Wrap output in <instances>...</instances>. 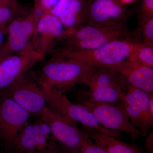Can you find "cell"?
Listing matches in <instances>:
<instances>
[{
    "instance_id": "cell-21",
    "label": "cell",
    "mask_w": 153,
    "mask_h": 153,
    "mask_svg": "<svg viewBox=\"0 0 153 153\" xmlns=\"http://www.w3.org/2000/svg\"><path fill=\"white\" fill-rule=\"evenodd\" d=\"M81 153H107L85 134L81 149Z\"/></svg>"
},
{
    "instance_id": "cell-6",
    "label": "cell",
    "mask_w": 153,
    "mask_h": 153,
    "mask_svg": "<svg viewBox=\"0 0 153 153\" xmlns=\"http://www.w3.org/2000/svg\"><path fill=\"white\" fill-rule=\"evenodd\" d=\"M49 125L61 153H80L85 134L76 123L54 112L47 106L38 115Z\"/></svg>"
},
{
    "instance_id": "cell-22",
    "label": "cell",
    "mask_w": 153,
    "mask_h": 153,
    "mask_svg": "<svg viewBox=\"0 0 153 153\" xmlns=\"http://www.w3.org/2000/svg\"><path fill=\"white\" fill-rule=\"evenodd\" d=\"M142 30L144 38L143 43L153 46V18L141 24Z\"/></svg>"
},
{
    "instance_id": "cell-10",
    "label": "cell",
    "mask_w": 153,
    "mask_h": 153,
    "mask_svg": "<svg viewBox=\"0 0 153 153\" xmlns=\"http://www.w3.org/2000/svg\"><path fill=\"white\" fill-rule=\"evenodd\" d=\"M128 15L127 10L119 0H85L83 25L124 24Z\"/></svg>"
},
{
    "instance_id": "cell-1",
    "label": "cell",
    "mask_w": 153,
    "mask_h": 153,
    "mask_svg": "<svg viewBox=\"0 0 153 153\" xmlns=\"http://www.w3.org/2000/svg\"><path fill=\"white\" fill-rule=\"evenodd\" d=\"M91 67L79 60L52 56L43 64L38 76L33 75L43 90L66 93L81 83Z\"/></svg>"
},
{
    "instance_id": "cell-23",
    "label": "cell",
    "mask_w": 153,
    "mask_h": 153,
    "mask_svg": "<svg viewBox=\"0 0 153 153\" xmlns=\"http://www.w3.org/2000/svg\"><path fill=\"white\" fill-rule=\"evenodd\" d=\"M153 18V0H143L140 16V22L144 23Z\"/></svg>"
},
{
    "instance_id": "cell-30",
    "label": "cell",
    "mask_w": 153,
    "mask_h": 153,
    "mask_svg": "<svg viewBox=\"0 0 153 153\" xmlns=\"http://www.w3.org/2000/svg\"><path fill=\"white\" fill-rule=\"evenodd\" d=\"M119 1L122 4L124 5L125 4H129V3L132 2L134 1L135 0H119Z\"/></svg>"
},
{
    "instance_id": "cell-4",
    "label": "cell",
    "mask_w": 153,
    "mask_h": 153,
    "mask_svg": "<svg viewBox=\"0 0 153 153\" xmlns=\"http://www.w3.org/2000/svg\"><path fill=\"white\" fill-rule=\"evenodd\" d=\"M43 91L46 96L47 106L54 112L76 123L82 125V127L96 130L119 139L123 138L121 134L110 130L102 126L93 113L86 107L70 101L67 98L66 93L55 89Z\"/></svg>"
},
{
    "instance_id": "cell-3",
    "label": "cell",
    "mask_w": 153,
    "mask_h": 153,
    "mask_svg": "<svg viewBox=\"0 0 153 153\" xmlns=\"http://www.w3.org/2000/svg\"><path fill=\"white\" fill-rule=\"evenodd\" d=\"M128 34L125 23L102 26L83 25L64 39L63 47L57 49L69 51L95 49Z\"/></svg>"
},
{
    "instance_id": "cell-27",
    "label": "cell",
    "mask_w": 153,
    "mask_h": 153,
    "mask_svg": "<svg viewBox=\"0 0 153 153\" xmlns=\"http://www.w3.org/2000/svg\"><path fill=\"white\" fill-rule=\"evenodd\" d=\"M7 27L6 26L0 27V47L3 45L5 35L7 33Z\"/></svg>"
},
{
    "instance_id": "cell-2",
    "label": "cell",
    "mask_w": 153,
    "mask_h": 153,
    "mask_svg": "<svg viewBox=\"0 0 153 153\" xmlns=\"http://www.w3.org/2000/svg\"><path fill=\"white\" fill-rule=\"evenodd\" d=\"M138 43L119 39L95 49L77 51L56 49L52 53V56L79 60L91 66H106L130 60Z\"/></svg>"
},
{
    "instance_id": "cell-25",
    "label": "cell",
    "mask_w": 153,
    "mask_h": 153,
    "mask_svg": "<svg viewBox=\"0 0 153 153\" xmlns=\"http://www.w3.org/2000/svg\"><path fill=\"white\" fill-rule=\"evenodd\" d=\"M20 5L18 0H0V8L17 7Z\"/></svg>"
},
{
    "instance_id": "cell-20",
    "label": "cell",
    "mask_w": 153,
    "mask_h": 153,
    "mask_svg": "<svg viewBox=\"0 0 153 153\" xmlns=\"http://www.w3.org/2000/svg\"><path fill=\"white\" fill-rule=\"evenodd\" d=\"M57 0H34L32 10L41 16L48 13L56 3Z\"/></svg>"
},
{
    "instance_id": "cell-15",
    "label": "cell",
    "mask_w": 153,
    "mask_h": 153,
    "mask_svg": "<svg viewBox=\"0 0 153 153\" xmlns=\"http://www.w3.org/2000/svg\"><path fill=\"white\" fill-rule=\"evenodd\" d=\"M81 129L87 137L107 153H144L135 144L128 143L94 129L85 127Z\"/></svg>"
},
{
    "instance_id": "cell-12",
    "label": "cell",
    "mask_w": 153,
    "mask_h": 153,
    "mask_svg": "<svg viewBox=\"0 0 153 153\" xmlns=\"http://www.w3.org/2000/svg\"><path fill=\"white\" fill-rule=\"evenodd\" d=\"M44 57L35 51L30 43L21 52L6 57L0 63V91L27 73Z\"/></svg>"
},
{
    "instance_id": "cell-14",
    "label": "cell",
    "mask_w": 153,
    "mask_h": 153,
    "mask_svg": "<svg viewBox=\"0 0 153 153\" xmlns=\"http://www.w3.org/2000/svg\"><path fill=\"white\" fill-rule=\"evenodd\" d=\"M113 75H119L130 85L147 93L153 91V68L130 60L105 66Z\"/></svg>"
},
{
    "instance_id": "cell-17",
    "label": "cell",
    "mask_w": 153,
    "mask_h": 153,
    "mask_svg": "<svg viewBox=\"0 0 153 153\" xmlns=\"http://www.w3.org/2000/svg\"><path fill=\"white\" fill-rule=\"evenodd\" d=\"M122 102L132 124L139 131L141 136H146L152 127L153 117L147 115L134 105Z\"/></svg>"
},
{
    "instance_id": "cell-13",
    "label": "cell",
    "mask_w": 153,
    "mask_h": 153,
    "mask_svg": "<svg viewBox=\"0 0 153 153\" xmlns=\"http://www.w3.org/2000/svg\"><path fill=\"white\" fill-rule=\"evenodd\" d=\"M41 16L32 10L13 19L7 27L8 38L1 47L7 55L17 54L30 43Z\"/></svg>"
},
{
    "instance_id": "cell-9",
    "label": "cell",
    "mask_w": 153,
    "mask_h": 153,
    "mask_svg": "<svg viewBox=\"0 0 153 153\" xmlns=\"http://www.w3.org/2000/svg\"><path fill=\"white\" fill-rule=\"evenodd\" d=\"M69 36L58 17L50 13L41 15L30 41L35 51L45 56L52 53L55 45Z\"/></svg>"
},
{
    "instance_id": "cell-33",
    "label": "cell",
    "mask_w": 153,
    "mask_h": 153,
    "mask_svg": "<svg viewBox=\"0 0 153 153\" xmlns=\"http://www.w3.org/2000/svg\"></svg>"
},
{
    "instance_id": "cell-18",
    "label": "cell",
    "mask_w": 153,
    "mask_h": 153,
    "mask_svg": "<svg viewBox=\"0 0 153 153\" xmlns=\"http://www.w3.org/2000/svg\"><path fill=\"white\" fill-rule=\"evenodd\" d=\"M130 61L153 68V46L138 43Z\"/></svg>"
},
{
    "instance_id": "cell-5",
    "label": "cell",
    "mask_w": 153,
    "mask_h": 153,
    "mask_svg": "<svg viewBox=\"0 0 153 153\" xmlns=\"http://www.w3.org/2000/svg\"><path fill=\"white\" fill-rule=\"evenodd\" d=\"M78 101L90 110L105 128L127 134L134 140L139 139L140 132L132 124L121 101L116 103L97 102L79 94Z\"/></svg>"
},
{
    "instance_id": "cell-31",
    "label": "cell",
    "mask_w": 153,
    "mask_h": 153,
    "mask_svg": "<svg viewBox=\"0 0 153 153\" xmlns=\"http://www.w3.org/2000/svg\"><path fill=\"white\" fill-rule=\"evenodd\" d=\"M14 153L12 152V153Z\"/></svg>"
},
{
    "instance_id": "cell-32",
    "label": "cell",
    "mask_w": 153,
    "mask_h": 153,
    "mask_svg": "<svg viewBox=\"0 0 153 153\" xmlns=\"http://www.w3.org/2000/svg\"><path fill=\"white\" fill-rule=\"evenodd\" d=\"M0 153H1V152H0Z\"/></svg>"
},
{
    "instance_id": "cell-16",
    "label": "cell",
    "mask_w": 153,
    "mask_h": 153,
    "mask_svg": "<svg viewBox=\"0 0 153 153\" xmlns=\"http://www.w3.org/2000/svg\"><path fill=\"white\" fill-rule=\"evenodd\" d=\"M85 1V0H76L58 16L69 36L83 25Z\"/></svg>"
},
{
    "instance_id": "cell-29",
    "label": "cell",
    "mask_w": 153,
    "mask_h": 153,
    "mask_svg": "<svg viewBox=\"0 0 153 153\" xmlns=\"http://www.w3.org/2000/svg\"><path fill=\"white\" fill-rule=\"evenodd\" d=\"M1 46L0 47V63H1L4 59H5L6 57H8L9 56L8 55H7L5 52L3 51Z\"/></svg>"
},
{
    "instance_id": "cell-26",
    "label": "cell",
    "mask_w": 153,
    "mask_h": 153,
    "mask_svg": "<svg viewBox=\"0 0 153 153\" xmlns=\"http://www.w3.org/2000/svg\"><path fill=\"white\" fill-rule=\"evenodd\" d=\"M153 134L149 135L144 143L146 150L149 153H153Z\"/></svg>"
},
{
    "instance_id": "cell-24",
    "label": "cell",
    "mask_w": 153,
    "mask_h": 153,
    "mask_svg": "<svg viewBox=\"0 0 153 153\" xmlns=\"http://www.w3.org/2000/svg\"><path fill=\"white\" fill-rule=\"evenodd\" d=\"M75 1L76 0H57L48 13L58 17L63 10Z\"/></svg>"
},
{
    "instance_id": "cell-7",
    "label": "cell",
    "mask_w": 153,
    "mask_h": 153,
    "mask_svg": "<svg viewBox=\"0 0 153 153\" xmlns=\"http://www.w3.org/2000/svg\"><path fill=\"white\" fill-rule=\"evenodd\" d=\"M0 96L14 100L32 115H39L47 106L44 91L34 75L28 72L5 89L0 91Z\"/></svg>"
},
{
    "instance_id": "cell-19",
    "label": "cell",
    "mask_w": 153,
    "mask_h": 153,
    "mask_svg": "<svg viewBox=\"0 0 153 153\" xmlns=\"http://www.w3.org/2000/svg\"><path fill=\"white\" fill-rule=\"evenodd\" d=\"M22 6L0 8V27L5 26L17 17L29 13Z\"/></svg>"
},
{
    "instance_id": "cell-28",
    "label": "cell",
    "mask_w": 153,
    "mask_h": 153,
    "mask_svg": "<svg viewBox=\"0 0 153 153\" xmlns=\"http://www.w3.org/2000/svg\"><path fill=\"white\" fill-rule=\"evenodd\" d=\"M149 97V105L151 114L153 116V94L152 92L148 93Z\"/></svg>"
},
{
    "instance_id": "cell-8",
    "label": "cell",
    "mask_w": 153,
    "mask_h": 153,
    "mask_svg": "<svg viewBox=\"0 0 153 153\" xmlns=\"http://www.w3.org/2000/svg\"><path fill=\"white\" fill-rule=\"evenodd\" d=\"M81 83L87 86L89 91L79 95L97 102L117 103L123 95L120 85L105 66H91Z\"/></svg>"
},
{
    "instance_id": "cell-11",
    "label": "cell",
    "mask_w": 153,
    "mask_h": 153,
    "mask_svg": "<svg viewBox=\"0 0 153 153\" xmlns=\"http://www.w3.org/2000/svg\"><path fill=\"white\" fill-rule=\"evenodd\" d=\"M31 116L13 100L0 96V140L10 147Z\"/></svg>"
}]
</instances>
